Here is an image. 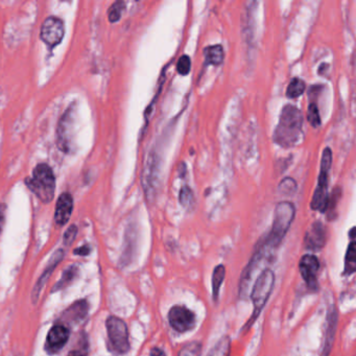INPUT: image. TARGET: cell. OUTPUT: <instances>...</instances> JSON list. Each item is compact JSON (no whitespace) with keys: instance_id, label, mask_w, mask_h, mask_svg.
<instances>
[{"instance_id":"cell-1","label":"cell","mask_w":356,"mask_h":356,"mask_svg":"<svg viewBox=\"0 0 356 356\" xmlns=\"http://www.w3.org/2000/svg\"><path fill=\"white\" fill-rule=\"evenodd\" d=\"M304 117L296 106L286 104L281 111L272 139L276 144L290 148L296 146L303 136Z\"/></svg>"},{"instance_id":"cell-2","label":"cell","mask_w":356,"mask_h":356,"mask_svg":"<svg viewBox=\"0 0 356 356\" xmlns=\"http://www.w3.org/2000/svg\"><path fill=\"white\" fill-rule=\"evenodd\" d=\"M294 216L296 208L290 202H281L276 206L272 229L264 238L261 240L266 248H268L270 252L275 253L276 248L279 246L284 236L290 230L294 220Z\"/></svg>"},{"instance_id":"cell-3","label":"cell","mask_w":356,"mask_h":356,"mask_svg":"<svg viewBox=\"0 0 356 356\" xmlns=\"http://www.w3.org/2000/svg\"><path fill=\"white\" fill-rule=\"evenodd\" d=\"M26 183L43 203H50L52 200L56 189V179L50 165L45 163L38 164L32 172V176L26 179Z\"/></svg>"},{"instance_id":"cell-4","label":"cell","mask_w":356,"mask_h":356,"mask_svg":"<svg viewBox=\"0 0 356 356\" xmlns=\"http://www.w3.org/2000/svg\"><path fill=\"white\" fill-rule=\"evenodd\" d=\"M272 255H274V253L268 250L262 242L260 240L256 246L255 252L250 262L248 264L246 268H244L240 281V296L242 298H246L248 292H251L257 272L261 270L266 264L272 261Z\"/></svg>"},{"instance_id":"cell-5","label":"cell","mask_w":356,"mask_h":356,"mask_svg":"<svg viewBox=\"0 0 356 356\" xmlns=\"http://www.w3.org/2000/svg\"><path fill=\"white\" fill-rule=\"evenodd\" d=\"M274 283L275 274L274 272H272L268 268L264 270L257 277L251 290V299L254 305V310L250 321H248V324H246L248 327L251 326L256 321V318L259 316L261 312H262L264 307L272 292Z\"/></svg>"},{"instance_id":"cell-6","label":"cell","mask_w":356,"mask_h":356,"mask_svg":"<svg viewBox=\"0 0 356 356\" xmlns=\"http://www.w3.org/2000/svg\"><path fill=\"white\" fill-rule=\"evenodd\" d=\"M332 165V152L329 148H326L323 152L321 161V170H320L316 190L314 192L310 207L312 210L324 212L327 210L329 194H328V180L329 172Z\"/></svg>"},{"instance_id":"cell-7","label":"cell","mask_w":356,"mask_h":356,"mask_svg":"<svg viewBox=\"0 0 356 356\" xmlns=\"http://www.w3.org/2000/svg\"><path fill=\"white\" fill-rule=\"evenodd\" d=\"M106 327L110 342L114 350L120 354L126 353L130 350L128 331L126 324L122 318L112 316L106 320Z\"/></svg>"},{"instance_id":"cell-8","label":"cell","mask_w":356,"mask_h":356,"mask_svg":"<svg viewBox=\"0 0 356 356\" xmlns=\"http://www.w3.org/2000/svg\"><path fill=\"white\" fill-rule=\"evenodd\" d=\"M168 321L176 331L183 334L196 326V316L187 307L176 305L170 308L168 312Z\"/></svg>"},{"instance_id":"cell-9","label":"cell","mask_w":356,"mask_h":356,"mask_svg":"<svg viewBox=\"0 0 356 356\" xmlns=\"http://www.w3.org/2000/svg\"><path fill=\"white\" fill-rule=\"evenodd\" d=\"M64 23L60 18L48 17L43 22L41 28V39L50 48L61 43L64 38Z\"/></svg>"},{"instance_id":"cell-10","label":"cell","mask_w":356,"mask_h":356,"mask_svg":"<svg viewBox=\"0 0 356 356\" xmlns=\"http://www.w3.org/2000/svg\"><path fill=\"white\" fill-rule=\"evenodd\" d=\"M320 268L318 259L314 255H304L299 264L301 276L304 279L307 286L312 290L318 288L316 274Z\"/></svg>"},{"instance_id":"cell-11","label":"cell","mask_w":356,"mask_h":356,"mask_svg":"<svg viewBox=\"0 0 356 356\" xmlns=\"http://www.w3.org/2000/svg\"><path fill=\"white\" fill-rule=\"evenodd\" d=\"M69 338V330L63 325L54 326L47 334L45 349L50 354H54L63 349Z\"/></svg>"},{"instance_id":"cell-12","label":"cell","mask_w":356,"mask_h":356,"mask_svg":"<svg viewBox=\"0 0 356 356\" xmlns=\"http://www.w3.org/2000/svg\"><path fill=\"white\" fill-rule=\"evenodd\" d=\"M305 246L312 251H318L326 242V228L321 222H314L305 233Z\"/></svg>"},{"instance_id":"cell-13","label":"cell","mask_w":356,"mask_h":356,"mask_svg":"<svg viewBox=\"0 0 356 356\" xmlns=\"http://www.w3.org/2000/svg\"><path fill=\"white\" fill-rule=\"evenodd\" d=\"M64 257V251L63 250H58L54 253V255L52 256L50 260V262L47 264L44 272H43V274L42 276L39 278L37 284L34 286V290H32V303L36 304L39 299V296H40V292L42 290V288L45 286V284L46 282L48 281L50 275L52 274V272L54 270V268H56V266L61 262L62 259Z\"/></svg>"},{"instance_id":"cell-14","label":"cell","mask_w":356,"mask_h":356,"mask_svg":"<svg viewBox=\"0 0 356 356\" xmlns=\"http://www.w3.org/2000/svg\"><path fill=\"white\" fill-rule=\"evenodd\" d=\"M74 209V198L68 192H64L58 198L56 206L54 220L58 226L66 224L71 216Z\"/></svg>"},{"instance_id":"cell-15","label":"cell","mask_w":356,"mask_h":356,"mask_svg":"<svg viewBox=\"0 0 356 356\" xmlns=\"http://www.w3.org/2000/svg\"><path fill=\"white\" fill-rule=\"evenodd\" d=\"M88 312V304L86 301H78L72 306L69 307L64 312V318L66 321L76 323L82 321Z\"/></svg>"},{"instance_id":"cell-16","label":"cell","mask_w":356,"mask_h":356,"mask_svg":"<svg viewBox=\"0 0 356 356\" xmlns=\"http://www.w3.org/2000/svg\"><path fill=\"white\" fill-rule=\"evenodd\" d=\"M204 54H205V64L207 66L208 65L218 66L222 63L224 58V47L220 44L208 46L204 50Z\"/></svg>"},{"instance_id":"cell-17","label":"cell","mask_w":356,"mask_h":356,"mask_svg":"<svg viewBox=\"0 0 356 356\" xmlns=\"http://www.w3.org/2000/svg\"><path fill=\"white\" fill-rule=\"evenodd\" d=\"M224 275H226V268L222 264L218 266L214 270H213L212 274V296L213 300L218 301V294H220V290L222 284V281L224 279Z\"/></svg>"},{"instance_id":"cell-18","label":"cell","mask_w":356,"mask_h":356,"mask_svg":"<svg viewBox=\"0 0 356 356\" xmlns=\"http://www.w3.org/2000/svg\"><path fill=\"white\" fill-rule=\"evenodd\" d=\"M231 340L229 336H222L213 347L207 356H230Z\"/></svg>"},{"instance_id":"cell-19","label":"cell","mask_w":356,"mask_h":356,"mask_svg":"<svg viewBox=\"0 0 356 356\" xmlns=\"http://www.w3.org/2000/svg\"><path fill=\"white\" fill-rule=\"evenodd\" d=\"M306 88L305 82L299 78H294L286 88V96L290 100L298 98L304 93Z\"/></svg>"},{"instance_id":"cell-20","label":"cell","mask_w":356,"mask_h":356,"mask_svg":"<svg viewBox=\"0 0 356 356\" xmlns=\"http://www.w3.org/2000/svg\"><path fill=\"white\" fill-rule=\"evenodd\" d=\"M334 312H329V321H328V330H327V338L325 340V353L324 355L327 356V353L329 351V348L331 346V340H334L336 329V321H338V316H336V310L334 308H332Z\"/></svg>"},{"instance_id":"cell-21","label":"cell","mask_w":356,"mask_h":356,"mask_svg":"<svg viewBox=\"0 0 356 356\" xmlns=\"http://www.w3.org/2000/svg\"><path fill=\"white\" fill-rule=\"evenodd\" d=\"M355 266H356V246L354 240L351 242V244L348 246V251L346 255V260H345V274L351 275L355 272Z\"/></svg>"},{"instance_id":"cell-22","label":"cell","mask_w":356,"mask_h":356,"mask_svg":"<svg viewBox=\"0 0 356 356\" xmlns=\"http://www.w3.org/2000/svg\"><path fill=\"white\" fill-rule=\"evenodd\" d=\"M76 272H78V268L74 266L68 268L64 272V274H63L61 280L58 281V283H56V286H54L52 292H56V290H60L65 288L68 286V284L74 279V277L76 276Z\"/></svg>"},{"instance_id":"cell-23","label":"cell","mask_w":356,"mask_h":356,"mask_svg":"<svg viewBox=\"0 0 356 356\" xmlns=\"http://www.w3.org/2000/svg\"><path fill=\"white\" fill-rule=\"evenodd\" d=\"M180 203L183 207L190 209L194 204V196L192 190L188 186H183L180 190Z\"/></svg>"},{"instance_id":"cell-24","label":"cell","mask_w":356,"mask_h":356,"mask_svg":"<svg viewBox=\"0 0 356 356\" xmlns=\"http://www.w3.org/2000/svg\"><path fill=\"white\" fill-rule=\"evenodd\" d=\"M126 8V4L124 2H114L108 12V17L109 21L112 23H115L117 21H120L122 15V12Z\"/></svg>"},{"instance_id":"cell-25","label":"cell","mask_w":356,"mask_h":356,"mask_svg":"<svg viewBox=\"0 0 356 356\" xmlns=\"http://www.w3.org/2000/svg\"><path fill=\"white\" fill-rule=\"evenodd\" d=\"M202 353V344L192 342L185 345L179 352V356H200Z\"/></svg>"},{"instance_id":"cell-26","label":"cell","mask_w":356,"mask_h":356,"mask_svg":"<svg viewBox=\"0 0 356 356\" xmlns=\"http://www.w3.org/2000/svg\"><path fill=\"white\" fill-rule=\"evenodd\" d=\"M307 120L310 122L312 126L316 128L320 124H321V117H320V112H318V108L316 104L312 102L308 106V111H307Z\"/></svg>"},{"instance_id":"cell-27","label":"cell","mask_w":356,"mask_h":356,"mask_svg":"<svg viewBox=\"0 0 356 356\" xmlns=\"http://www.w3.org/2000/svg\"><path fill=\"white\" fill-rule=\"evenodd\" d=\"M279 190L286 196L294 194L296 190V183L292 178H284L279 184Z\"/></svg>"},{"instance_id":"cell-28","label":"cell","mask_w":356,"mask_h":356,"mask_svg":"<svg viewBox=\"0 0 356 356\" xmlns=\"http://www.w3.org/2000/svg\"><path fill=\"white\" fill-rule=\"evenodd\" d=\"M190 68H192V60L188 56L184 54L182 56L179 61L176 63V71L179 72L181 76H187L189 72H190Z\"/></svg>"},{"instance_id":"cell-29","label":"cell","mask_w":356,"mask_h":356,"mask_svg":"<svg viewBox=\"0 0 356 356\" xmlns=\"http://www.w3.org/2000/svg\"><path fill=\"white\" fill-rule=\"evenodd\" d=\"M76 234H78V228L76 226H74V224H72V226H70L68 228V230L64 234V244L66 246H70L74 242Z\"/></svg>"},{"instance_id":"cell-30","label":"cell","mask_w":356,"mask_h":356,"mask_svg":"<svg viewBox=\"0 0 356 356\" xmlns=\"http://www.w3.org/2000/svg\"><path fill=\"white\" fill-rule=\"evenodd\" d=\"M90 252H91V248L88 246H82L74 251L76 255H80V256H87L90 254Z\"/></svg>"},{"instance_id":"cell-31","label":"cell","mask_w":356,"mask_h":356,"mask_svg":"<svg viewBox=\"0 0 356 356\" xmlns=\"http://www.w3.org/2000/svg\"><path fill=\"white\" fill-rule=\"evenodd\" d=\"M150 356H166V354L160 348L155 347L150 350Z\"/></svg>"},{"instance_id":"cell-32","label":"cell","mask_w":356,"mask_h":356,"mask_svg":"<svg viewBox=\"0 0 356 356\" xmlns=\"http://www.w3.org/2000/svg\"><path fill=\"white\" fill-rule=\"evenodd\" d=\"M68 356H86V354L82 351H78V350H74L69 353Z\"/></svg>"},{"instance_id":"cell-33","label":"cell","mask_w":356,"mask_h":356,"mask_svg":"<svg viewBox=\"0 0 356 356\" xmlns=\"http://www.w3.org/2000/svg\"><path fill=\"white\" fill-rule=\"evenodd\" d=\"M4 224V216L2 211L0 210V232H2V230Z\"/></svg>"}]
</instances>
